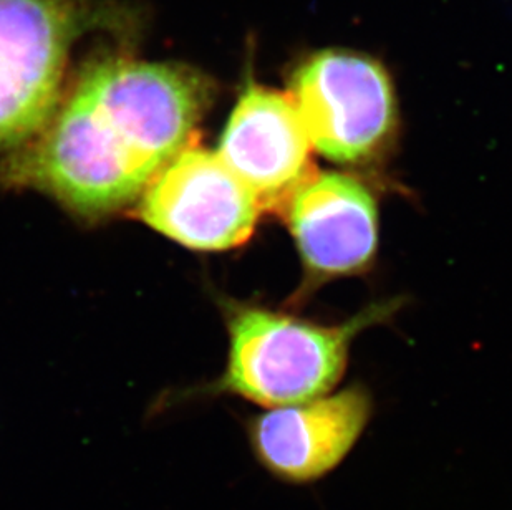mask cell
<instances>
[{"instance_id": "3957f363", "label": "cell", "mask_w": 512, "mask_h": 510, "mask_svg": "<svg viewBox=\"0 0 512 510\" xmlns=\"http://www.w3.org/2000/svg\"><path fill=\"white\" fill-rule=\"evenodd\" d=\"M392 310L393 305H377L342 325L324 327L266 308L232 305L228 366L203 391L241 396L269 409L329 395L342 380L353 338Z\"/></svg>"}, {"instance_id": "ba28073f", "label": "cell", "mask_w": 512, "mask_h": 510, "mask_svg": "<svg viewBox=\"0 0 512 510\" xmlns=\"http://www.w3.org/2000/svg\"><path fill=\"white\" fill-rule=\"evenodd\" d=\"M282 214L312 280L357 275L375 259L377 201L352 176L315 171L295 189Z\"/></svg>"}, {"instance_id": "8992f818", "label": "cell", "mask_w": 512, "mask_h": 510, "mask_svg": "<svg viewBox=\"0 0 512 510\" xmlns=\"http://www.w3.org/2000/svg\"><path fill=\"white\" fill-rule=\"evenodd\" d=\"M373 414L363 386L299 405L271 408L247 419V443L264 471L287 486H312L352 454Z\"/></svg>"}, {"instance_id": "5b68a950", "label": "cell", "mask_w": 512, "mask_h": 510, "mask_svg": "<svg viewBox=\"0 0 512 510\" xmlns=\"http://www.w3.org/2000/svg\"><path fill=\"white\" fill-rule=\"evenodd\" d=\"M138 216L194 251H228L249 241L261 214L256 194L218 151L189 143L151 179Z\"/></svg>"}, {"instance_id": "277c9868", "label": "cell", "mask_w": 512, "mask_h": 510, "mask_svg": "<svg viewBox=\"0 0 512 510\" xmlns=\"http://www.w3.org/2000/svg\"><path fill=\"white\" fill-rule=\"evenodd\" d=\"M290 100L317 153L343 166H368L390 150L398 106L382 63L343 49L312 53L289 78Z\"/></svg>"}, {"instance_id": "52a82bcc", "label": "cell", "mask_w": 512, "mask_h": 510, "mask_svg": "<svg viewBox=\"0 0 512 510\" xmlns=\"http://www.w3.org/2000/svg\"><path fill=\"white\" fill-rule=\"evenodd\" d=\"M312 151L289 95L247 83L232 108L218 153L256 194L261 209L284 211L295 189L315 173Z\"/></svg>"}, {"instance_id": "7a4b0ae2", "label": "cell", "mask_w": 512, "mask_h": 510, "mask_svg": "<svg viewBox=\"0 0 512 510\" xmlns=\"http://www.w3.org/2000/svg\"><path fill=\"white\" fill-rule=\"evenodd\" d=\"M136 29L138 17L115 2L0 0V148L17 150L44 130L78 40Z\"/></svg>"}, {"instance_id": "6da1fadb", "label": "cell", "mask_w": 512, "mask_h": 510, "mask_svg": "<svg viewBox=\"0 0 512 510\" xmlns=\"http://www.w3.org/2000/svg\"><path fill=\"white\" fill-rule=\"evenodd\" d=\"M214 98L213 80L186 63L102 53L44 130L5 159L0 183L49 194L78 216H108L193 143Z\"/></svg>"}]
</instances>
